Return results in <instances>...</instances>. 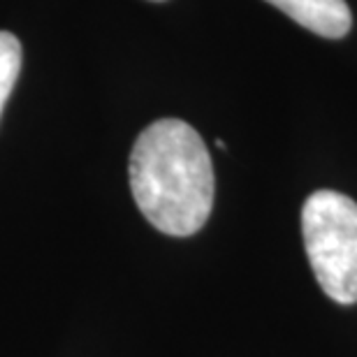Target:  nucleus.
Listing matches in <instances>:
<instances>
[{
  "mask_svg": "<svg viewBox=\"0 0 357 357\" xmlns=\"http://www.w3.org/2000/svg\"><path fill=\"white\" fill-rule=\"evenodd\" d=\"M130 188L155 230L190 237L213 206V165L202 137L178 119H160L139 132L130 153Z\"/></svg>",
  "mask_w": 357,
  "mask_h": 357,
  "instance_id": "obj_1",
  "label": "nucleus"
},
{
  "mask_svg": "<svg viewBox=\"0 0 357 357\" xmlns=\"http://www.w3.org/2000/svg\"><path fill=\"white\" fill-rule=\"evenodd\" d=\"M21 70V42L12 33L0 31V114L10 98Z\"/></svg>",
  "mask_w": 357,
  "mask_h": 357,
  "instance_id": "obj_4",
  "label": "nucleus"
},
{
  "mask_svg": "<svg viewBox=\"0 0 357 357\" xmlns=\"http://www.w3.org/2000/svg\"><path fill=\"white\" fill-rule=\"evenodd\" d=\"M153 3H162V0H153Z\"/></svg>",
  "mask_w": 357,
  "mask_h": 357,
  "instance_id": "obj_5",
  "label": "nucleus"
},
{
  "mask_svg": "<svg viewBox=\"0 0 357 357\" xmlns=\"http://www.w3.org/2000/svg\"><path fill=\"white\" fill-rule=\"evenodd\" d=\"M304 248L316 281L339 304L357 302V202L316 190L302 209Z\"/></svg>",
  "mask_w": 357,
  "mask_h": 357,
  "instance_id": "obj_2",
  "label": "nucleus"
},
{
  "mask_svg": "<svg viewBox=\"0 0 357 357\" xmlns=\"http://www.w3.org/2000/svg\"><path fill=\"white\" fill-rule=\"evenodd\" d=\"M267 3L320 38L339 40L351 31L353 24L346 0H267Z\"/></svg>",
  "mask_w": 357,
  "mask_h": 357,
  "instance_id": "obj_3",
  "label": "nucleus"
}]
</instances>
